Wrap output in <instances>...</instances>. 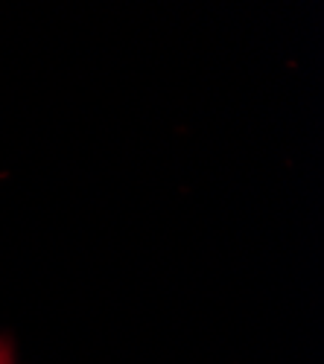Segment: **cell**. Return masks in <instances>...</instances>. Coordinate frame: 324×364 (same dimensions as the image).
<instances>
[{"instance_id": "1", "label": "cell", "mask_w": 324, "mask_h": 364, "mask_svg": "<svg viewBox=\"0 0 324 364\" xmlns=\"http://www.w3.org/2000/svg\"><path fill=\"white\" fill-rule=\"evenodd\" d=\"M0 364H15V344L6 336H0Z\"/></svg>"}]
</instances>
